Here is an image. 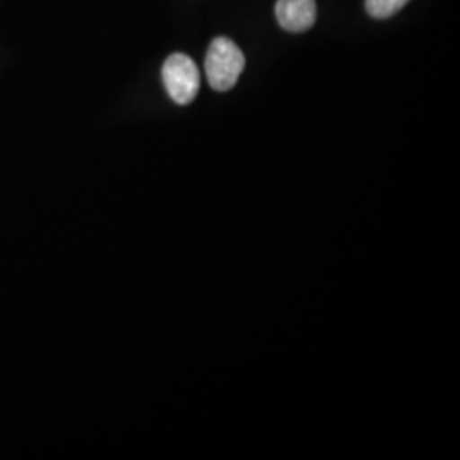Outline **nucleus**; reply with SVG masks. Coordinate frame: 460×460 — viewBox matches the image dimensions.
I'll list each match as a JSON object with an SVG mask.
<instances>
[{
	"mask_svg": "<svg viewBox=\"0 0 460 460\" xmlns=\"http://www.w3.org/2000/svg\"><path fill=\"white\" fill-rule=\"evenodd\" d=\"M246 58L241 49L229 38H215L207 51L205 72L215 91H229L243 74Z\"/></svg>",
	"mask_w": 460,
	"mask_h": 460,
	"instance_id": "obj_1",
	"label": "nucleus"
},
{
	"mask_svg": "<svg viewBox=\"0 0 460 460\" xmlns=\"http://www.w3.org/2000/svg\"><path fill=\"white\" fill-rule=\"evenodd\" d=\"M163 81L174 102L184 106L197 98L199 72L195 62L188 55L174 53L165 60L163 66Z\"/></svg>",
	"mask_w": 460,
	"mask_h": 460,
	"instance_id": "obj_2",
	"label": "nucleus"
},
{
	"mask_svg": "<svg viewBox=\"0 0 460 460\" xmlns=\"http://www.w3.org/2000/svg\"><path fill=\"white\" fill-rule=\"evenodd\" d=\"M275 14L279 26L290 33H304L311 30L317 17L315 0H279Z\"/></svg>",
	"mask_w": 460,
	"mask_h": 460,
	"instance_id": "obj_3",
	"label": "nucleus"
},
{
	"mask_svg": "<svg viewBox=\"0 0 460 460\" xmlns=\"http://www.w3.org/2000/svg\"><path fill=\"white\" fill-rule=\"evenodd\" d=\"M410 0H365L367 13L376 19L394 16Z\"/></svg>",
	"mask_w": 460,
	"mask_h": 460,
	"instance_id": "obj_4",
	"label": "nucleus"
}]
</instances>
